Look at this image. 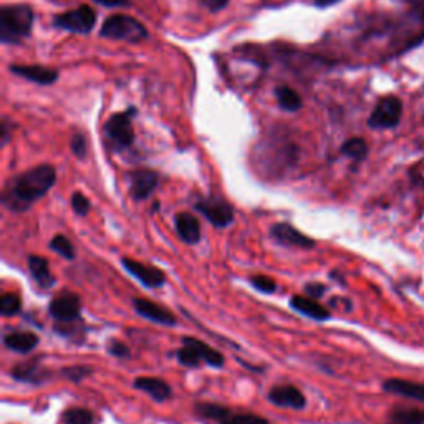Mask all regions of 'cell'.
Returning <instances> with one entry per match:
<instances>
[{
  "label": "cell",
  "mask_w": 424,
  "mask_h": 424,
  "mask_svg": "<svg viewBox=\"0 0 424 424\" xmlns=\"http://www.w3.org/2000/svg\"><path fill=\"white\" fill-rule=\"evenodd\" d=\"M133 308L136 310L139 317L146 318V320L154 321L158 325L164 326H175L176 325V317L173 315L168 308L161 307V305L151 302L148 299H134L133 300Z\"/></svg>",
  "instance_id": "13"
},
{
  "label": "cell",
  "mask_w": 424,
  "mask_h": 424,
  "mask_svg": "<svg viewBox=\"0 0 424 424\" xmlns=\"http://www.w3.org/2000/svg\"><path fill=\"white\" fill-rule=\"evenodd\" d=\"M391 419L394 424H424V409H396Z\"/></svg>",
  "instance_id": "26"
},
{
  "label": "cell",
  "mask_w": 424,
  "mask_h": 424,
  "mask_svg": "<svg viewBox=\"0 0 424 424\" xmlns=\"http://www.w3.org/2000/svg\"><path fill=\"white\" fill-rule=\"evenodd\" d=\"M194 409H196V413L201 418L211 419V421H215L218 424L231 416V413H232V411L226 408V406L214 405V403H196Z\"/></svg>",
  "instance_id": "24"
},
{
  "label": "cell",
  "mask_w": 424,
  "mask_h": 424,
  "mask_svg": "<svg viewBox=\"0 0 424 424\" xmlns=\"http://www.w3.org/2000/svg\"><path fill=\"white\" fill-rule=\"evenodd\" d=\"M175 226L177 236H179L181 240H184L186 244L194 245L201 240V224H199V219L194 218L189 212H179V214H176Z\"/></svg>",
  "instance_id": "16"
},
{
  "label": "cell",
  "mask_w": 424,
  "mask_h": 424,
  "mask_svg": "<svg viewBox=\"0 0 424 424\" xmlns=\"http://www.w3.org/2000/svg\"><path fill=\"white\" fill-rule=\"evenodd\" d=\"M290 307L294 308L297 313H300V315L308 317V318H312V320H317V321H325L332 317L324 305H320L315 299H312V297H308V295L307 297H300V295L292 297Z\"/></svg>",
  "instance_id": "17"
},
{
  "label": "cell",
  "mask_w": 424,
  "mask_h": 424,
  "mask_svg": "<svg viewBox=\"0 0 424 424\" xmlns=\"http://www.w3.org/2000/svg\"><path fill=\"white\" fill-rule=\"evenodd\" d=\"M96 20H98V14H96L95 8L88 3H82L76 8L55 15L52 25L57 30H65L76 33V35H88L95 28Z\"/></svg>",
  "instance_id": "6"
},
{
  "label": "cell",
  "mask_w": 424,
  "mask_h": 424,
  "mask_svg": "<svg viewBox=\"0 0 424 424\" xmlns=\"http://www.w3.org/2000/svg\"><path fill=\"white\" fill-rule=\"evenodd\" d=\"M55 182L57 169L52 164H38L7 181L2 193V204L12 212L28 211L53 188Z\"/></svg>",
  "instance_id": "1"
},
{
  "label": "cell",
  "mask_w": 424,
  "mask_h": 424,
  "mask_svg": "<svg viewBox=\"0 0 424 424\" xmlns=\"http://www.w3.org/2000/svg\"><path fill=\"white\" fill-rule=\"evenodd\" d=\"M231 0H201V3L204 6L211 14H219L220 10H224L229 6Z\"/></svg>",
  "instance_id": "38"
},
{
  "label": "cell",
  "mask_w": 424,
  "mask_h": 424,
  "mask_svg": "<svg viewBox=\"0 0 424 424\" xmlns=\"http://www.w3.org/2000/svg\"><path fill=\"white\" fill-rule=\"evenodd\" d=\"M138 109L130 106L125 112H118L108 118L103 126V134L109 148L116 151L128 150L134 143L133 118L136 116Z\"/></svg>",
  "instance_id": "4"
},
{
  "label": "cell",
  "mask_w": 424,
  "mask_h": 424,
  "mask_svg": "<svg viewBox=\"0 0 424 424\" xmlns=\"http://www.w3.org/2000/svg\"><path fill=\"white\" fill-rule=\"evenodd\" d=\"M340 152L353 161H362L368 154V144L363 138H350L342 144Z\"/></svg>",
  "instance_id": "25"
},
{
  "label": "cell",
  "mask_w": 424,
  "mask_h": 424,
  "mask_svg": "<svg viewBox=\"0 0 424 424\" xmlns=\"http://www.w3.org/2000/svg\"><path fill=\"white\" fill-rule=\"evenodd\" d=\"M98 6L108 7V8H126L131 7V0H93Z\"/></svg>",
  "instance_id": "39"
},
{
  "label": "cell",
  "mask_w": 424,
  "mask_h": 424,
  "mask_svg": "<svg viewBox=\"0 0 424 424\" xmlns=\"http://www.w3.org/2000/svg\"><path fill=\"white\" fill-rule=\"evenodd\" d=\"M108 351L116 358H130V348L120 340H112L108 343Z\"/></svg>",
  "instance_id": "35"
},
{
  "label": "cell",
  "mask_w": 424,
  "mask_h": 424,
  "mask_svg": "<svg viewBox=\"0 0 424 424\" xmlns=\"http://www.w3.org/2000/svg\"><path fill=\"white\" fill-rule=\"evenodd\" d=\"M326 287L324 283H317V282H310L305 285V294L308 297H312V299H321V297L325 295Z\"/></svg>",
  "instance_id": "37"
},
{
  "label": "cell",
  "mask_w": 424,
  "mask_h": 424,
  "mask_svg": "<svg viewBox=\"0 0 424 424\" xmlns=\"http://www.w3.org/2000/svg\"><path fill=\"white\" fill-rule=\"evenodd\" d=\"M35 14L27 3H10L0 7V42L17 45L30 37Z\"/></svg>",
  "instance_id": "2"
},
{
  "label": "cell",
  "mask_w": 424,
  "mask_h": 424,
  "mask_svg": "<svg viewBox=\"0 0 424 424\" xmlns=\"http://www.w3.org/2000/svg\"><path fill=\"white\" fill-rule=\"evenodd\" d=\"M269 401L281 408H292V409H303L307 405V400L299 388L292 387V385H281V387H274L269 393Z\"/></svg>",
  "instance_id": "15"
},
{
  "label": "cell",
  "mask_w": 424,
  "mask_h": 424,
  "mask_svg": "<svg viewBox=\"0 0 424 424\" xmlns=\"http://www.w3.org/2000/svg\"><path fill=\"white\" fill-rule=\"evenodd\" d=\"M48 312L53 320L60 321V324H69V321H75L80 318L82 313V300L76 294L67 292V294H60L50 302Z\"/></svg>",
  "instance_id": "9"
},
{
  "label": "cell",
  "mask_w": 424,
  "mask_h": 424,
  "mask_svg": "<svg viewBox=\"0 0 424 424\" xmlns=\"http://www.w3.org/2000/svg\"><path fill=\"white\" fill-rule=\"evenodd\" d=\"M12 376L17 381H25V383H42V381L48 380L50 371L42 368L35 362L30 363H20L12 370Z\"/></svg>",
  "instance_id": "21"
},
{
  "label": "cell",
  "mask_w": 424,
  "mask_h": 424,
  "mask_svg": "<svg viewBox=\"0 0 424 424\" xmlns=\"http://www.w3.org/2000/svg\"><path fill=\"white\" fill-rule=\"evenodd\" d=\"M176 358L181 364L189 368H196L201 363H207L209 366L214 368L224 366V356L219 351L211 348L207 343L197 340L194 337L182 338V348L177 350Z\"/></svg>",
  "instance_id": "5"
},
{
  "label": "cell",
  "mask_w": 424,
  "mask_h": 424,
  "mask_svg": "<svg viewBox=\"0 0 424 424\" xmlns=\"http://www.w3.org/2000/svg\"><path fill=\"white\" fill-rule=\"evenodd\" d=\"M22 310V302H20L19 295L15 294H3L0 299V313L3 317H14Z\"/></svg>",
  "instance_id": "29"
},
{
  "label": "cell",
  "mask_w": 424,
  "mask_h": 424,
  "mask_svg": "<svg viewBox=\"0 0 424 424\" xmlns=\"http://www.w3.org/2000/svg\"><path fill=\"white\" fill-rule=\"evenodd\" d=\"M71 207H73L75 214L78 215H87L88 212H90L91 209V204H90V199H88L87 196H85L83 193H73V196H71Z\"/></svg>",
  "instance_id": "34"
},
{
  "label": "cell",
  "mask_w": 424,
  "mask_h": 424,
  "mask_svg": "<svg viewBox=\"0 0 424 424\" xmlns=\"http://www.w3.org/2000/svg\"><path fill=\"white\" fill-rule=\"evenodd\" d=\"M3 345L17 353H28L37 348L38 337L32 332H10L3 337Z\"/></svg>",
  "instance_id": "20"
},
{
  "label": "cell",
  "mask_w": 424,
  "mask_h": 424,
  "mask_svg": "<svg viewBox=\"0 0 424 424\" xmlns=\"http://www.w3.org/2000/svg\"><path fill=\"white\" fill-rule=\"evenodd\" d=\"M219 424H269V421L264 418L257 416V414H249V413H239V414H232L231 416L224 419L222 423Z\"/></svg>",
  "instance_id": "31"
},
{
  "label": "cell",
  "mask_w": 424,
  "mask_h": 424,
  "mask_svg": "<svg viewBox=\"0 0 424 424\" xmlns=\"http://www.w3.org/2000/svg\"><path fill=\"white\" fill-rule=\"evenodd\" d=\"M63 423L65 424H93L91 411L85 408H71L63 413Z\"/></svg>",
  "instance_id": "28"
},
{
  "label": "cell",
  "mask_w": 424,
  "mask_h": 424,
  "mask_svg": "<svg viewBox=\"0 0 424 424\" xmlns=\"http://www.w3.org/2000/svg\"><path fill=\"white\" fill-rule=\"evenodd\" d=\"M100 37L106 40L130 42V44H139L150 37V32L139 20L131 15L116 14L108 17L100 28Z\"/></svg>",
  "instance_id": "3"
},
{
  "label": "cell",
  "mask_w": 424,
  "mask_h": 424,
  "mask_svg": "<svg viewBox=\"0 0 424 424\" xmlns=\"http://www.w3.org/2000/svg\"><path fill=\"white\" fill-rule=\"evenodd\" d=\"M12 133H14V125L7 116L2 118V125H0V144L7 146L8 141L12 139Z\"/></svg>",
  "instance_id": "36"
},
{
  "label": "cell",
  "mask_w": 424,
  "mask_h": 424,
  "mask_svg": "<svg viewBox=\"0 0 424 424\" xmlns=\"http://www.w3.org/2000/svg\"><path fill=\"white\" fill-rule=\"evenodd\" d=\"M28 270H30L33 281L44 288H50L55 283V277L50 274L48 260L40 256L28 257Z\"/></svg>",
  "instance_id": "22"
},
{
  "label": "cell",
  "mask_w": 424,
  "mask_h": 424,
  "mask_svg": "<svg viewBox=\"0 0 424 424\" xmlns=\"http://www.w3.org/2000/svg\"><path fill=\"white\" fill-rule=\"evenodd\" d=\"M50 249L53 252H57L58 256H62L67 260H73L75 258V247L71 244V240L65 236H55L52 240H50Z\"/></svg>",
  "instance_id": "27"
},
{
  "label": "cell",
  "mask_w": 424,
  "mask_h": 424,
  "mask_svg": "<svg viewBox=\"0 0 424 424\" xmlns=\"http://www.w3.org/2000/svg\"><path fill=\"white\" fill-rule=\"evenodd\" d=\"M8 71L30 83L42 85V87L57 83L58 76H60V71L57 69H50V67L45 65H20V63H14V65L8 67Z\"/></svg>",
  "instance_id": "11"
},
{
  "label": "cell",
  "mask_w": 424,
  "mask_h": 424,
  "mask_svg": "<svg viewBox=\"0 0 424 424\" xmlns=\"http://www.w3.org/2000/svg\"><path fill=\"white\" fill-rule=\"evenodd\" d=\"M270 236L275 242L287 245V247H300V249H313L315 247V240L308 236L302 234L299 229L287 222L274 224L270 227Z\"/></svg>",
  "instance_id": "12"
},
{
  "label": "cell",
  "mask_w": 424,
  "mask_h": 424,
  "mask_svg": "<svg viewBox=\"0 0 424 424\" xmlns=\"http://www.w3.org/2000/svg\"><path fill=\"white\" fill-rule=\"evenodd\" d=\"M93 370L90 366H87V364H75V366H69V368H63L60 371V375L65 380L75 381V383H78V381H82L87 378L88 375H91Z\"/></svg>",
  "instance_id": "30"
},
{
  "label": "cell",
  "mask_w": 424,
  "mask_h": 424,
  "mask_svg": "<svg viewBox=\"0 0 424 424\" xmlns=\"http://www.w3.org/2000/svg\"><path fill=\"white\" fill-rule=\"evenodd\" d=\"M383 389L388 393L400 394V396L411 398V400L424 401V385L414 383V381L391 378L383 383Z\"/></svg>",
  "instance_id": "19"
},
{
  "label": "cell",
  "mask_w": 424,
  "mask_h": 424,
  "mask_svg": "<svg viewBox=\"0 0 424 424\" xmlns=\"http://www.w3.org/2000/svg\"><path fill=\"white\" fill-rule=\"evenodd\" d=\"M342 0H313V6L318 8H328L332 6H337V3H340Z\"/></svg>",
  "instance_id": "40"
},
{
  "label": "cell",
  "mask_w": 424,
  "mask_h": 424,
  "mask_svg": "<svg viewBox=\"0 0 424 424\" xmlns=\"http://www.w3.org/2000/svg\"><path fill=\"white\" fill-rule=\"evenodd\" d=\"M121 265L125 267L126 272H128L130 275H133V277L138 279L143 285H146L150 288L163 287L164 282H166V275H164L163 270L156 269V267L141 264V262L134 260V258L123 257Z\"/></svg>",
  "instance_id": "10"
},
{
  "label": "cell",
  "mask_w": 424,
  "mask_h": 424,
  "mask_svg": "<svg viewBox=\"0 0 424 424\" xmlns=\"http://www.w3.org/2000/svg\"><path fill=\"white\" fill-rule=\"evenodd\" d=\"M70 148H71V152H73L76 158H80V159L87 158V152H88L87 136H85L83 133H75L70 139Z\"/></svg>",
  "instance_id": "33"
},
{
  "label": "cell",
  "mask_w": 424,
  "mask_h": 424,
  "mask_svg": "<svg viewBox=\"0 0 424 424\" xmlns=\"http://www.w3.org/2000/svg\"><path fill=\"white\" fill-rule=\"evenodd\" d=\"M250 283L256 290L262 292V294H274L277 290V283H275L274 279L267 277V275H254L250 277Z\"/></svg>",
  "instance_id": "32"
},
{
  "label": "cell",
  "mask_w": 424,
  "mask_h": 424,
  "mask_svg": "<svg viewBox=\"0 0 424 424\" xmlns=\"http://www.w3.org/2000/svg\"><path fill=\"white\" fill-rule=\"evenodd\" d=\"M403 114V103L398 96H385L375 106L368 118V126L373 130H391L398 126Z\"/></svg>",
  "instance_id": "8"
},
{
  "label": "cell",
  "mask_w": 424,
  "mask_h": 424,
  "mask_svg": "<svg viewBox=\"0 0 424 424\" xmlns=\"http://www.w3.org/2000/svg\"><path fill=\"white\" fill-rule=\"evenodd\" d=\"M133 387L139 389V391L150 394L154 401L163 403L171 398V387L164 380L154 378V376H139L134 380Z\"/></svg>",
  "instance_id": "18"
},
{
  "label": "cell",
  "mask_w": 424,
  "mask_h": 424,
  "mask_svg": "<svg viewBox=\"0 0 424 424\" xmlns=\"http://www.w3.org/2000/svg\"><path fill=\"white\" fill-rule=\"evenodd\" d=\"M274 93H275V100H277L279 106H281V109H283V112L295 113L299 112V109H302L303 106L302 96H300L294 88L288 87V85H279Z\"/></svg>",
  "instance_id": "23"
},
{
  "label": "cell",
  "mask_w": 424,
  "mask_h": 424,
  "mask_svg": "<svg viewBox=\"0 0 424 424\" xmlns=\"http://www.w3.org/2000/svg\"><path fill=\"white\" fill-rule=\"evenodd\" d=\"M194 209H196L199 214L204 215L212 226L218 229L231 226L232 220H234V207L231 206V202L220 196L199 197L197 201L194 202Z\"/></svg>",
  "instance_id": "7"
},
{
  "label": "cell",
  "mask_w": 424,
  "mask_h": 424,
  "mask_svg": "<svg viewBox=\"0 0 424 424\" xmlns=\"http://www.w3.org/2000/svg\"><path fill=\"white\" fill-rule=\"evenodd\" d=\"M159 176L151 169H138L131 175V197L134 201H144L151 196V193L158 188Z\"/></svg>",
  "instance_id": "14"
}]
</instances>
